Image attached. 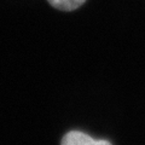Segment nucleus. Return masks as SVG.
Returning a JSON list of instances; mask_svg holds the SVG:
<instances>
[{
    "instance_id": "1",
    "label": "nucleus",
    "mask_w": 145,
    "mask_h": 145,
    "mask_svg": "<svg viewBox=\"0 0 145 145\" xmlns=\"http://www.w3.org/2000/svg\"><path fill=\"white\" fill-rule=\"evenodd\" d=\"M62 145H111L108 140L93 139L89 135L79 131H72L64 135L62 139Z\"/></svg>"
},
{
    "instance_id": "2",
    "label": "nucleus",
    "mask_w": 145,
    "mask_h": 145,
    "mask_svg": "<svg viewBox=\"0 0 145 145\" xmlns=\"http://www.w3.org/2000/svg\"><path fill=\"white\" fill-rule=\"evenodd\" d=\"M52 7L61 11H74L82 6L86 0H47Z\"/></svg>"
}]
</instances>
